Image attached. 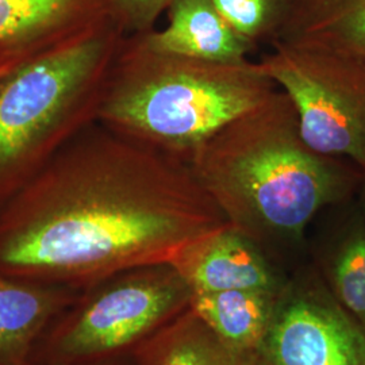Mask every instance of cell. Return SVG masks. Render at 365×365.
I'll list each match as a JSON object with an SVG mask.
<instances>
[{"instance_id": "obj_14", "label": "cell", "mask_w": 365, "mask_h": 365, "mask_svg": "<svg viewBox=\"0 0 365 365\" xmlns=\"http://www.w3.org/2000/svg\"><path fill=\"white\" fill-rule=\"evenodd\" d=\"M279 294L257 289L195 292L190 309L230 348L256 357Z\"/></svg>"}, {"instance_id": "obj_13", "label": "cell", "mask_w": 365, "mask_h": 365, "mask_svg": "<svg viewBox=\"0 0 365 365\" xmlns=\"http://www.w3.org/2000/svg\"><path fill=\"white\" fill-rule=\"evenodd\" d=\"M315 268L339 304L365 330V220L356 199L337 206Z\"/></svg>"}, {"instance_id": "obj_15", "label": "cell", "mask_w": 365, "mask_h": 365, "mask_svg": "<svg viewBox=\"0 0 365 365\" xmlns=\"http://www.w3.org/2000/svg\"><path fill=\"white\" fill-rule=\"evenodd\" d=\"M134 365H259L255 356L225 344L191 309L131 356Z\"/></svg>"}, {"instance_id": "obj_16", "label": "cell", "mask_w": 365, "mask_h": 365, "mask_svg": "<svg viewBox=\"0 0 365 365\" xmlns=\"http://www.w3.org/2000/svg\"><path fill=\"white\" fill-rule=\"evenodd\" d=\"M235 33L256 46L272 39L287 0H211Z\"/></svg>"}, {"instance_id": "obj_9", "label": "cell", "mask_w": 365, "mask_h": 365, "mask_svg": "<svg viewBox=\"0 0 365 365\" xmlns=\"http://www.w3.org/2000/svg\"><path fill=\"white\" fill-rule=\"evenodd\" d=\"M195 292L257 289L280 292L289 274L230 223L190 245L172 262Z\"/></svg>"}, {"instance_id": "obj_7", "label": "cell", "mask_w": 365, "mask_h": 365, "mask_svg": "<svg viewBox=\"0 0 365 365\" xmlns=\"http://www.w3.org/2000/svg\"><path fill=\"white\" fill-rule=\"evenodd\" d=\"M259 365H365V330L333 297L318 269L289 274Z\"/></svg>"}, {"instance_id": "obj_5", "label": "cell", "mask_w": 365, "mask_h": 365, "mask_svg": "<svg viewBox=\"0 0 365 365\" xmlns=\"http://www.w3.org/2000/svg\"><path fill=\"white\" fill-rule=\"evenodd\" d=\"M194 291L172 262L110 274L78 291L39 337L30 363L71 365L130 357L191 306Z\"/></svg>"}, {"instance_id": "obj_8", "label": "cell", "mask_w": 365, "mask_h": 365, "mask_svg": "<svg viewBox=\"0 0 365 365\" xmlns=\"http://www.w3.org/2000/svg\"><path fill=\"white\" fill-rule=\"evenodd\" d=\"M110 22V0H0V69L14 71Z\"/></svg>"}, {"instance_id": "obj_1", "label": "cell", "mask_w": 365, "mask_h": 365, "mask_svg": "<svg viewBox=\"0 0 365 365\" xmlns=\"http://www.w3.org/2000/svg\"><path fill=\"white\" fill-rule=\"evenodd\" d=\"M227 225L187 164L93 122L0 206V274L81 291Z\"/></svg>"}, {"instance_id": "obj_11", "label": "cell", "mask_w": 365, "mask_h": 365, "mask_svg": "<svg viewBox=\"0 0 365 365\" xmlns=\"http://www.w3.org/2000/svg\"><path fill=\"white\" fill-rule=\"evenodd\" d=\"M272 41L365 61V0H287Z\"/></svg>"}, {"instance_id": "obj_20", "label": "cell", "mask_w": 365, "mask_h": 365, "mask_svg": "<svg viewBox=\"0 0 365 365\" xmlns=\"http://www.w3.org/2000/svg\"><path fill=\"white\" fill-rule=\"evenodd\" d=\"M11 71H3V69H0V78H3V76H6L7 73H10Z\"/></svg>"}, {"instance_id": "obj_10", "label": "cell", "mask_w": 365, "mask_h": 365, "mask_svg": "<svg viewBox=\"0 0 365 365\" xmlns=\"http://www.w3.org/2000/svg\"><path fill=\"white\" fill-rule=\"evenodd\" d=\"M168 25L143 33L149 45L163 52L214 63L249 60L256 46L235 33L211 0H175Z\"/></svg>"}, {"instance_id": "obj_19", "label": "cell", "mask_w": 365, "mask_h": 365, "mask_svg": "<svg viewBox=\"0 0 365 365\" xmlns=\"http://www.w3.org/2000/svg\"><path fill=\"white\" fill-rule=\"evenodd\" d=\"M354 199H356V203L365 220V172H363V179H361L360 187L357 190V194L354 196Z\"/></svg>"}, {"instance_id": "obj_17", "label": "cell", "mask_w": 365, "mask_h": 365, "mask_svg": "<svg viewBox=\"0 0 365 365\" xmlns=\"http://www.w3.org/2000/svg\"><path fill=\"white\" fill-rule=\"evenodd\" d=\"M175 0H110L113 21L123 36H135L155 29L158 18Z\"/></svg>"}, {"instance_id": "obj_12", "label": "cell", "mask_w": 365, "mask_h": 365, "mask_svg": "<svg viewBox=\"0 0 365 365\" xmlns=\"http://www.w3.org/2000/svg\"><path fill=\"white\" fill-rule=\"evenodd\" d=\"M78 294L0 274V365L29 364L42 333Z\"/></svg>"}, {"instance_id": "obj_3", "label": "cell", "mask_w": 365, "mask_h": 365, "mask_svg": "<svg viewBox=\"0 0 365 365\" xmlns=\"http://www.w3.org/2000/svg\"><path fill=\"white\" fill-rule=\"evenodd\" d=\"M276 90L259 63L205 61L158 51L144 34L125 36L95 122L188 165L215 133Z\"/></svg>"}, {"instance_id": "obj_6", "label": "cell", "mask_w": 365, "mask_h": 365, "mask_svg": "<svg viewBox=\"0 0 365 365\" xmlns=\"http://www.w3.org/2000/svg\"><path fill=\"white\" fill-rule=\"evenodd\" d=\"M271 45L257 63L291 99L306 144L365 172V61L282 41Z\"/></svg>"}, {"instance_id": "obj_2", "label": "cell", "mask_w": 365, "mask_h": 365, "mask_svg": "<svg viewBox=\"0 0 365 365\" xmlns=\"http://www.w3.org/2000/svg\"><path fill=\"white\" fill-rule=\"evenodd\" d=\"M188 167L229 223L274 261L302 248L315 218L352 200L363 179L351 161L306 144L279 88L215 133Z\"/></svg>"}, {"instance_id": "obj_4", "label": "cell", "mask_w": 365, "mask_h": 365, "mask_svg": "<svg viewBox=\"0 0 365 365\" xmlns=\"http://www.w3.org/2000/svg\"><path fill=\"white\" fill-rule=\"evenodd\" d=\"M123 37L110 22L0 78V206L96 120Z\"/></svg>"}, {"instance_id": "obj_18", "label": "cell", "mask_w": 365, "mask_h": 365, "mask_svg": "<svg viewBox=\"0 0 365 365\" xmlns=\"http://www.w3.org/2000/svg\"><path fill=\"white\" fill-rule=\"evenodd\" d=\"M27 365H38L29 363ZM71 365H134L133 359L130 357H118V359H108V360H101V361H91V363H80V364Z\"/></svg>"}]
</instances>
